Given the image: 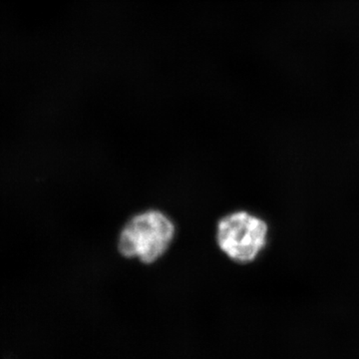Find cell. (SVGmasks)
<instances>
[{
	"mask_svg": "<svg viewBox=\"0 0 359 359\" xmlns=\"http://www.w3.org/2000/svg\"><path fill=\"white\" fill-rule=\"evenodd\" d=\"M269 226L249 212L238 211L224 217L218 224L217 242L231 261L254 262L268 244Z\"/></svg>",
	"mask_w": 359,
	"mask_h": 359,
	"instance_id": "obj_2",
	"label": "cell"
},
{
	"mask_svg": "<svg viewBox=\"0 0 359 359\" xmlns=\"http://www.w3.org/2000/svg\"><path fill=\"white\" fill-rule=\"evenodd\" d=\"M175 236V226L162 212L150 210L130 219L119 238V252L128 259L153 264L166 252Z\"/></svg>",
	"mask_w": 359,
	"mask_h": 359,
	"instance_id": "obj_1",
	"label": "cell"
}]
</instances>
